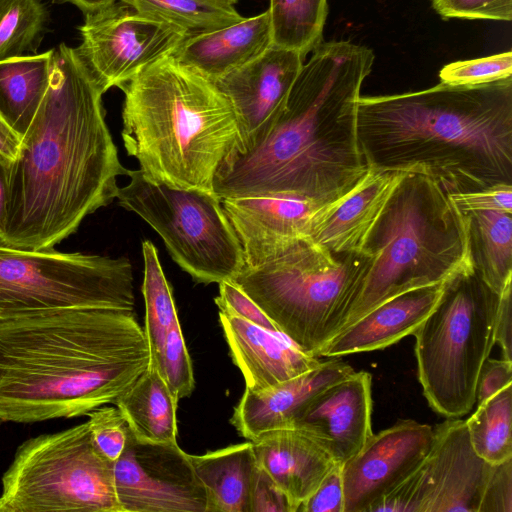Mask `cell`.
Wrapping results in <instances>:
<instances>
[{
	"label": "cell",
	"instance_id": "43",
	"mask_svg": "<svg viewBox=\"0 0 512 512\" xmlns=\"http://www.w3.org/2000/svg\"><path fill=\"white\" fill-rule=\"evenodd\" d=\"M512 384V361L486 358L476 384V401L480 405Z\"/></svg>",
	"mask_w": 512,
	"mask_h": 512
},
{
	"label": "cell",
	"instance_id": "47",
	"mask_svg": "<svg viewBox=\"0 0 512 512\" xmlns=\"http://www.w3.org/2000/svg\"><path fill=\"white\" fill-rule=\"evenodd\" d=\"M64 2H70L79 7L85 13L96 11L107 7L116 2V0H62Z\"/></svg>",
	"mask_w": 512,
	"mask_h": 512
},
{
	"label": "cell",
	"instance_id": "24",
	"mask_svg": "<svg viewBox=\"0 0 512 512\" xmlns=\"http://www.w3.org/2000/svg\"><path fill=\"white\" fill-rule=\"evenodd\" d=\"M268 9L225 28L187 37L171 54L215 82L272 45Z\"/></svg>",
	"mask_w": 512,
	"mask_h": 512
},
{
	"label": "cell",
	"instance_id": "13",
	"mask_svg": "<svg viewBox=\"0 0 512 512\" xmlns=\"http://www.w3.org/2000/svg\"><path fill=\"white\" fill-rule=\"evenodd\" d=\"M79 29L82 44L76 49L104 92L121 88L188 37L180 28L122 2L87 12Z\"/></svg>",
	"mask_w": 512,
	"mask_h": 512
},
{
	"label": "cell",
	"instance_id": "37",
	"mask_svg": "<svg viewBox=\"0 0 512 512\" xmlns=\"http://www.w3.org/2000/svg\"><path fill=\"white\" fill-rule=\"evenodd\" d=\"M443 18L511 21L512 0H432Z\"/></svg>",
	"mask_w": 512,
	"mask_h": 512
},
{
	"label": "cell",
	"instance_id": "49",
	"mask_svg": "<svg viewBox=\"0 0 512 512\" xmlns=\"http://www.w3.org/2000/svg\"><path fill=\"white\" fill-rule=\"evenodd\" d=\"M233 2V0H231Z\"/></svg>",
	"mask_w": 512,
	"mask_h": 512
},
{
	"label": "cell",
	"instance_id": "40",
	"mask_svg": "<svg viewBox=\"0 0 512 512\" xmlns=\"http://www.w3.org/2000/svg\"><path fill=\"white\" fill-rule=\"evenodd\" d=\"M478 512H512V458L493 465Z\"/></svg>",
	"mask_w": 512,
	"mask_h": 512
},
{
	"label": "cell",
	"instance_id": "35",
	"mask_svg": "<svg viewBox=\"0 0 512 512\" xmlns=\"http://www.w3.org/2000/svg\"><path fill=\"white\" fill-rule=\"evenodd\" d=\"M512 77V53L452 62L439 72L441 83L474 86Z\"/></svg>",
	"mask_w": 512,
	"mask_h": 512
},
{
	"label": "cell",
	"instance_id": "21",
	"mask_svg": "<svg viewBox=\"0 0 512 512\" xmlns=\"http://www.w3.org/2000/svg\"><path fill=\"white\" fill-rule=\"evenodd\" d=\"M353 372L345 362L321 361L314 369L271 388L262 391L245 388L230 422L249 441L272 430L290 428L315 395Z\"/></svg>",
	"mask_w": 512,
	"mask_h": 512
},
{
	"label": "cell",
	"instance_id": "33",
	"mask_svg": "<svg viewBox=\"0 0 512 512\" xmlns=\"http://www.w3.org/2000/svg\"><path fill=\"white\" fill-rule=\"evenodd\" d=\"M46 21L40 0H0V61L24 55Z\"/></svg>",
	"mask_w": 512,
	"mask_h": 512
},
{
	"label": "cell",
	"instance_id": "41",
	"mask_svg": "<svg viewBox=\"0 0 512 512\" xmlns=\"http://www.w3.org/2000/svg\"><path fill=\"white\" fill-rule=\"evenodd\" d=\"M297 512H344L341 465H336L317 489L304 500Z\"/></svg>",
	"mask_w": 512,
	"mask_h": 512
},
{
	"label": "cell",
	"instance_id": "45",
	"mask_svg": "<svg viewBox=\"0 0 512 512\" xmlns=\"http://www.w3.org/2000/svg\"><path fill=\"white\" fill-rule=\"evenodd\" d=\"M22 137L0 113V155L10 161L19 153Z\"/></svg>",
	"mask_w": 512,
	"mask_h": 512
},
{
	"label": "cell",
	"instance_id": "34",
	"mask_svg": "<svg viewBox=\"0 0 512 512\" xmlns=\"http://www.w3.org/2000/svg\"><path fill=\"white\" fill-rule=\"evenodd\" d=\"M154 367L176 399L192 394L195 388L193 366L179 319L169 330L162 354Z\"/></svg>",
	"mask_w": 512,
	"mask_h": 512
},
{
	"label": "cell",
	"instance_id": "23",
	"mask_svg": "<svg viewBox=\"0 0 512 512\" xmlns=\"http://www.w3.org/2000/svg\"><path fill=\"white\" fill-rule=\"evenodd\" d=\"M257 463L288 498L293 512L338 464L297 428L266 432L252 441Z\"/></svg>",
	"mask_w": 512,
	"mask_h": 512
},
{
	"label": "cell",
	"instance_id": "8",
	"mask_svg": "<svg viewBox=\"0 0 512 512\" xmlns=\"http://www.w3.org/2000/svg\"><path fill=\"white\" fill-rule=\"evenodd\" d=\"M497 301L476 269L459 274L413 333L423 394L444 417L464 416L476 402L477 378L494 344Z\"/></svg>",
	"mask_w": 512,
	"mask_h": 512
},
{
	"label": "cell",
	"instance_id": "4",
	"mask_svg": "<svg viewBox=\"0 0 512 512\" xmlns=\"http://www.w3.org/2000/svg\"><path fill=\"white\" fill-rule=\"evenodd\" d=\"M357 135L372 169L422 173L449 192L512 185V77L361 96Z\"/></svg>",
	"mask_w": 512,
	"mask_h": 512
},
{
	"label": "cell",
	"instance_id": "38",
	"mask_svg": "<svg viewBox=\"0 0 512 512\" xmlns=\"http://www.w3.org/2000/svg\"><path fill=\"white\" fill-rule=\"evenodd\" d=\"M451 200L463 213L503 211L512 214V185L496 184L467 192H450Z\"/></svg>",
	"mask_w": 512,
	"mask_h": 512
},
{
	"label": "cell",
	"instance_id": "5",
	"mask_svg": "<svg viewBox=\"0 0 512 512\" xmlns=\"http://www.w3.org/2000/svg\"><path fill=\"white\" fill-rule=\"evenodd\" d=\"M121 136L150 180L213 191L220 165L236 148L238 121L216 84L174 56L142 69L120 88Z\"/></svg>",
	"mask_w": 512,
	"mask_h": 512
},
{
	"label": "cell",
	"instance_id": "32",
	"mask_svg": "<svg viewBox=\"0 0 512 512\" xmlns=\"http://www.w3.org/2000/svg\"><path fill=\"white\" fill-rule=\"evenodd\" d=\"M512 384L493 395L465 420L475 452L491 465L512 458Z\"/></svg>",
	"mask_w": 512,
	"mask_h": 512
},
{
	"label": "cell",
	"instance_id": "28",
	"mask_svg": "<svg viewBox=\"0 0 512 512\" xmlns=\"http://www.w3.org/2000/svg\"><path fill=\"white\" fill-rule=\"evenodd\" d=\"M469 215L476 270L487 287L499 295L512 283L511 213L487 210Z\"/></svg>",
	"mask_w": 512,
	"mask_h": 512
},
{
	"label": "cell",
	"instance_id": "14",
	"mask_svg": "<svg viewBox=\"0 0 512 512\" xmlns=\"http://www.w3.org/2000/svg\"><path fill=\"white\" fill-rule=\"evenodd\" d=\"M113 475L122 512L206 511L205 489L177 442H141L128 429Z\"/></svg>",
	"mask_w": 512,
	"mask_h": 512
},
{
	"label": "cell",
	"instance_id": "20",
	"mask_svg": "<svg viewBox=\"0 0 512 512\" xmlns=\"http://www.w3.org/2000/svg\"><path fill=\"white\" fill-rule=\"evenodd\" d=\"M219 321L231 358L244 376L246 389L271 388L321 363L283 333L257 326L228 308L219 307Z\"/></svg>",
	"mask_w": 512,
	"mask_h": 512
},
{
	"label": "cell",
	"instance_id": "7",
	"mask_svg": "<svg viewBox=\"0 0 512 512\" xmlns=\"http://www.w3.org/2000/svg\"><path fill=\"white\" fill-rule=\"evenodd\" d=\"M365 263L310 238L287 242L232 280L301 350L317 357L336 333Z\"/></svg>",
	"mask_w": 512,
	"mask_h": 512
},
{
	"label": "cell",
	"instance_id": "44",
	"mask_svg": "<svg viewBox=\"0 0 512 512\" xmlns=\"http://www.w3.org/2000/svg\"><path fill=\"white\" fill-rule=\"evenodd\" d=\"M511 284H508L498 295L497 307L494 317L493 341L501 350L503 359L512 361V334H511Z\"/></svg>",
	"mask_w": 512,
	"mask_h": 512
},
{
	"label": "cell",
	"instance_id": "46",
	"mask_svg": "<svg viewBox=\"0 0 512 512\" xmlns=\"http://www.w3.org/2000/svg\"><path fill=\"white\" fill-rule=\"evenodd\" d=\"M11 162L0 155V233L6 222Z\"/></svg>",
	"mask_w": 512,
	"mask_h": 512
},
{
	"label": "cell",
	"instance_id": "27",
	"mask_svg": "<svg viewBox=\"0 0 512 512\" xmlns=\"http://www.w3.org/2000/svg\"><path fill=\"white\" fill-rule=\"evenodd\" d=\"M54 49L0 61V113L21 135L47 91Z\"/></svg>",
	"mask_w": 512,
	"mask_h": 512
},
{
	"label": "cell",
	"instance_id": "19",
	"mask_svg": "<svg viewBox=\"0 0 512 512\" xmlns=\"http://www.w3.org/2000/svg\"><path fill=\"white\" fill-rule=\"evenodd\" d=\"M241 244L244 267L261 264L289 241L309 238V226L320 204L291 194L221 199Z\"/></svg>",
	"mask_w": 512,
	"mask_h": 512
},
{
	"label": "cell",
	"instance_id": "15",
	"mask_svg": "<svg viewBox=\"0 0 512 512\" xmlns=\"http://www.w3.org/2000/svg\"><path fill=\"white\" fill-rule=\"evenodd\" d=\"M432 440L433 428L411 419L373 433L341 465L344 512H372L423 462Z\"/></svg>",
	"mask_w": 512,
	"mask_h": 512
},
{
	"label": "cell",
	"instance_id": "2",
	"mask_svg": "<svg viewBox=\"0 0 512 512\" xmlns=\"http://www.w3.org/2000/svg\"><path fill=\"white\" fill-rule=\"evenodd\" d=\"M374 59L371 49L350 41L321 43L265 139L225 158L213 192L220 199L291 194L326 203L350 189L369 170L357 108Z\"/></svg>",
	"mask_w": 512,
	"mask_h": 512
},
{
	"label": "cell",
	"instance_id": "48",
	"mask_svg": "<svg viewBox=\"0 0 512 512\" xmlns=\"http://www.w3.org/2000/svg\"><path fill=\"white\" fill-rule=\"evenodd\" d=\"M238 0H233V3L235 4Z\"/></svg>",
	"mask_w": 512,
	"mask_h": 512
},
{
	"label": "cell",
	"instance_id": "11",
	"mask_svg": "<svg viewBox=\"0 0 512 512\" xmlns=\"http://www.w3.org/2000/svg\"><path fill=\"white\" fill-rule=\"evenodd\" d=\"M120 206L139 215L163 239L172 259L197 283L234 280L244 268L241 244L213 192L175 188L129 170Z\"/></svg>",
	"mask_w": 512,
	"mask_h": 512
},
{
	"label": "cell",
	"instance_id": "22",
	"mask_svg": "<svg viewBox=\"0 0 512 512\" xmlns=\"http://www.w3.org/2000/svg\"><path fill=\"white\" fill-rule=\"evenodd\" d=\"M446 282L406 292L375 307L331 337L317 357L383 349L413 334L437 304Z\"/></svg>",
	"mask_w": 512,
	"mask_h": 512
},
{
	"label": "cell",
	"instance_id": "9",
	"mask_svg": "<svg viewBox=\"0 0 512 512\" xmlns=\"http://www.w3.org/2000/svg\"><path fill=\"white\" fill-rule=\"evenodd\" d=\"M48 511L122 512L88 421L26 440L2 476L0 512Z\"/></svg>",
	"mask_w": 512,
	"mask_h": 512
},
{
	"label": "cell",
	"instance_id": "17",
	"mask_svg": "<svg viewBox=\"0 0 512 512\" xmlns=\"http://www.w3.org/2000/svg\"><path fill=\"white\" fill-rule=\"evenodd\" d=\"M371 384L370 373L354 371L315 395L290 428L309 435L342 465L373 434Z\"/></svg>",
	"mask_w": 512,
	"mask_h": 512
},
{
	"label": "cell",
	"instance_id": "16",
	"mask_svg": "<svg viewBox=\"0 0 512 512\" xmlns=\"http://www.w3.org/2000/svg\"><path fill=\"white\" fill-rule=\"evenodd\" d=\"M304 57L271 45L245 66L216 80L235 111L239 140L232 152L246 153L269 133L296 80Z\"/></svg>",
	"mask_w": 512,
	"mask_h": 512
},
{
	"label": "cell",
	"instance_id": "36",
	"mask_svg": "<svg viewBox=\"0 0 512 512\" xmlns=\"http://www.w3.org/2000/svg\"><path fill=\"white\" fill-rule=\"evenodd\" d=\"M93 442L101 454L115 462L122 454L128 436V425L117 407L103 405L88 414Z\"/></svg>",
	"mask_w": 512,
	"mask_h": 512
},
{
	"label": "cell",
	"instance_id": "10",
	"mask_svg": "<svg viewBox=\"0 0 512 512\" xmlns=\"http://www.w3.org/2000/svg\"><path fill=\"white\" fill-rule=\"evenodd\" d=\"M133 282L126 257L23 249L0 239V320L68 309L134 312Z\"/></svg>",
	"mask_w": 512,
	"mask_h": 512
},
{
	"label": "cell",
	"instance_id": "25",
	"mask_svg": "<svg viewBox=\"0 0 512 512\" xmlns=\"http://www.w3.org/2000/svg\"><path fill=\"white\" fill-rule=\"evenodd\" d=\"M189 457L205 489V512H250L257 467L252 441Z\"/></svg>",
	"mask_w": 512,
	"mask_h": 512
},
{
	"label": "cell",
	"instance_id": "1",
	"mask_svg": "<svg viewBox=\"0 0 512 512\" xmlns=\"http://www.w3.org/2000/svg\"><path fill=\"white\" fill-rule=\"evenodd\" d=\"M104 93L76 48L54 49L47 91L11 162L3 242L52 249L116 198L129 170L105 121Z\"/></svg>",
	"mask_w": 512,
	"mask_h": 512
},
{
	"label": "cell",
	"instance_id": "39",
	"mask_svg": "<svg viewBox=\"0 0 512 512\" xmlns=\"http://www.w3.org/2000/svg\"><path fill=\"white\" fill-rule=\"evenodd\" d=\"M218 284L219 295L215 298L218 308H228L238 316L257 326L271 331H279L263 310L233 281L227 280Z\"/></svg>",
	"mask_w": 512,
	"mask_h": 512
},
{
	"label": "cell",
	"instance_id": "6",
	"mask_svg": "<svg viewBox=\"0 0 512 512\" xmlns=\"http://www.w3.org/2000/svg\"><path fill=\"white\" fill-rule=\"evenodd\" d=\"M449 193L422 173H407L366 243L365 263L336 333L398 295L476 269L470 215Z\"/></svg>",
	"mask_w": 512,
	"mask_h": 512
},
{
	"label": "cell",
	"instance_id": "30",
	"mask_svg": "<svg viewBox=\"0 0 512 512\" xmlns=\"http://www.w3.org/2000/svg\"><path fill=\"white\" fill-rule=\"evenodd\" d=\"M144 278L142 293L145 302L144 334L150 354L149 366H156L165 346L167 334L178 314L172 288L167 281L158 252L150 240L142 243Z\"/></svg>",
	"mask_w": 512,
	"mask_h": 512
},
{
	"label": "cell",
	"instance_id": "3",
	"mask_svg": "<svg viewBox=\"0 0 512 512\" xmlns=\"http://www.w3.org/2000/svg\"><path fill=\"white\" fill-rule=\"evenodd\" d=\"M149 362L133 312L68 309L0 320V421L87 415L114 404Z\"/></svg>",
	"mask_w": 512,
	"mask_h": 512
},
{
	"label": "cell",
	"instance_id": "42",
	"mask_svg": "<svg viewBox=\"0 0 512 512\" xmlns=\"http://www.w3.org/2000/svg\"><path fill=\"white\" fill-rule=\"evenodd\" d=\"M250 512H293L286 495L258 463L251 487Z\"/></svg>",
	"mask_w": 512,
	"mask_h": 512
},
{
	"label": "cell",
	"instance_id": "18",
	"mask_svg": "<svg viewBox=\"0 0 512 512\" xmlns=\"http://www.w3.org/2000/svg\"><path fill=\"white\" fill-rule=\"evenodd\" d=\"M406 171L372 169L339 197L315 210L308 237L335 254H363Z\"/></svg>",
	"mask_w": 512,
	"mask_h": 512
},
{
	"label": "cell",
	"instance_id": "31",
	"mask_svg": "<svg viewBox=\"0 0 512 512\" xmlns=\"http://www.w3.org/2000/svg\"><path fill=\"white\" fill-rule=\"evenodd\" d=\"M268 11L273 45L305 58L321 44L327 0H270Z\"/></svg>",
	"mask_w": 512,
	"mask_h": 512
},
{
	"label": "cell",
	"instance_id": "26",
	"mask_svg": "<svg viewBox=\"0 0 512 512\" xmlns=\"http://www.w3.org/2000/svg\"><path fill=\"white\" fill-rule=\"evenodd\" d=\"M178 402L158 370L148 366L114 405L138 441L173 443Z\"/></svg>",
	"mask_w": 512,
	"mask_h": 512
},
{
	"label": "cell",
	"instance_id": "12",
	"mask_svg": "<svg viewBox=\"0 0 512 512\" xmlns=\"http://www.w3.org/2000/svg\"><path fill=\"white\" fill-rule=\"evenodd\" d=\"M492 467L473 449L465 420L449 418L433 428L423 462L372 512H478Z\"/></svg>",
	"mask_w": 512,
	"mask_h": 512
},
{
	"label": "cell",
	"instance_id": "29",
	"mask_svg": "<svg viewBox=\"0 0 512 512\" xmlns=\"http://www.w3.org/2000/svg\"><path fill=\"white\" fill-rule=\"evenodd\" d=\"M135 11L170 23L188 37L241 22L231 0H121Z\"/></svg>",
	"mask_w": 512,
	"mask_h": 512
}]
</instances>
